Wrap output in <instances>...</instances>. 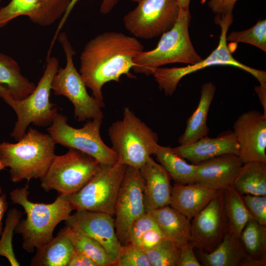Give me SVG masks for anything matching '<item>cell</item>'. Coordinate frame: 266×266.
I'll list each match as a JSON object with an SVG mask.
<instances>
[{
	"instance_id": "d4e9b609",
	"label": "cell",
	"mask_w": 266,
	"mask_h": 266,
	"mask_svg": "<svg viewBox=\"0 0 266 266\" xmlns=\"http://www.w3.org/2000/svg\"><path fill=\"white\" fill-rule=\"evenodd\" d=\"M246 255L239 237L228 232L212 251H198L200 262L204 266H239Z\"/></svg>"
},
{
	"instance_id": "d6986e66",
	"label": "cell",
	"mask_w": 266,
	"mask_h": 266,
	"mask_svg": "<svg viewBox=\"0 0 266 266\" xmlns=\"http://www.w3.org/2000/svg\"><path fill=\"white\" fill-rule=\"evenodd\" d=\"M177 155L197 165L206 160L226 154L238 155L239 146L233 131L228 130L216 137H203L191 144L172 148Z\"/></svg>"
},
{
	"instance_id": "9c48e42d",
	"label": "cell",
	"mask_w": 266,
	"mask_h": 266,
	"mask_svg": "<svg viewBox=\"0 0 266 266\" xmlns=\"http://www.w3.org/2000/svg\"><path fill=\"white\" fill-rule=\"evenodd\" d=\"M67 118L57 113L47 131L54 143L80 151L92 157L101 165L117 163L115 152L107 146L100 135L102 119L87 121L83 127L75 128L67 123Z\"/></svg>"
},
{
	"instance_id": "4dcf8cb0",
	"label": "cell",
	"mask_w": 266,
	"mask_h": 266,
	"mask_svg": "<svg viewBox=\"0 0 266 266\" xmlns=\"http://www.w3.org/2000/svg\"><path fill=\"white\" fill-rule=\"evenodd\" d=\"M62 230L70 239L75 250L92 259L98 266H114L105 250L94 238L71 226L66 225Z\"/></svg>"
},
{
	"instance_id": "8fae6325",
	"label": "cell",
	"mask_w": 266,
	"mask_h": 266,
	"mask_svg": "<svg viewBox=\"0 0 266 266\" xmlns=\"http://www.w3.org/2000/svg\"><path fill=\"white\" fill-rule=\"evenodd\" d=\"M101 164L95 159L78 150L69 148L65 154L56 155L45 174L41 187L46 192L71 195L79 191L94 175Z\"/></svg>"
},
{
	"instance_id": "e0dca14e",
	"label": "cell",
	"mask_w": 266,
	"mask_h": 266,
	"mask_svg": "<svg viewBox=\"0 0 266 266\" xmlns=\"http://www.w3.org/2000/svg\"><path fill=\"white\" fill-rule=\"evenodd\" d=\"M66 225L76 228L98 241L114 262L122 245L116 234L114 216L87 210H76L66 221Z\"/></svg>"
},
{
	"instance_id": "ffe728a7",
	"label": "cell",
	"mask_w": 266,
	"mask_h": 266,
	"mask_svg": "<svg viewBox=\"0 0 266 266\" xmlns=\"http://www.w3.org/2000/svg\"><path fill=\"white\" fill-rule=\"evenodd\" d=\"M144 180L146 213L169 204L172 186L170 176L159 163L149 157L139 169Z\"/></svg>"
},
{
	"instance_id": "277c9868",
	"label": "cell",
	"mask_w": 266,
	"mask_h": 266,
	"mask_svg": "<svg viewBox=\"0 0 266 266\" xmlns=\"http://www.w3.org/2000/svg\"><path fill=\"white\" fill-rule=\"evenodd\" d=\"M191 18L189 10L180 9L175 24L161 35L156 47L150 51H142L134 58L133 71L149 75L163 65L171 63L192 65L202 60L190 37Z\"/></svg>"
},
{
	"instance_id": "5bb4252c",
	"label": "cell",
	"mask_w": 266,
	"mask_h": 266,
	"mask_svg": "<svg viewBox=\"0 0 266 266\" xmlns=\"http://www.w3.org/2000/svg\"><path fill=\"white\" fill-rule=\"evenodd\" d=\"M191 220L190 243L199 250L212 251L228 232L223 189L218 190L211 201Z\"/></svg>"
},
{
	"instance_id": "ab89813d",
	"label": "cell",
	"mask_w": 266,
	"mask_h": 266,
	"mask_svg": "<svg viewBox=\"0 0 266 266\" xmlns=\"http://www.w3.org/2000/svg\"><path fill=\"white\" fill-rule=\"evenodd\" d=\"M67 266H98L92 259L75 250Z\"/></svg>"
},
{
	"instance_id": "74e56055",
	"label": "cell",
	"mask_w": 266,
	"mask_h": 266,
	"mask_svg": "<svg viewBox=\"0 0 266 266\" xmlns=\"http://www.w3.org/2000/svg\"><path fill=\"white\" fill-rule=\"evenodd\" d=\"M194 246L188 243L180 247V257L179 266H201V264L196 257Z\"/></svg>"
},
{
	"instance_id": "3957f363",
	"label": "cell",
	"mask_w": 266,
	"mask_h": 266,
	"mask_svg": "<svg viewBox=\"0 0 266 266\" xmlns=\"http://www.w3.org/2000/svg\"><path fill=\"white\" fill-rule=\"evenodd\" d=\"M55 145L48 133L30 128L16 143L0 144V163L4 168H10L13 182L40 179L56 156Z\"/></svg>"
},
{
	"instance_id": "e575fe53",
	"label": "cell",
	"mask_w": 266,
	"mask_h": 266,
	"mask_svg": "<svg viewBox=\"0 0 266 266\" xmlns=\"http://www.w3.org/2000/svg\"><path fill=\"white\" fill-rule=\"evenodd\" d=\"M227 40L232 42H243L254 45L266 51V20H259L251 28L239 32H232Z\"/></svg>"
},
{
	"instance_id": "52a82bcc",
	"label": "cell",
	"mask_w": 266,
	"mask_h": 266,
	"mask_svg": "<svg viewBox=\"0 0 266 266\" xmlns=\"http://www.w3.org/2000/svg\"><path fill=\"white\" fill-rule=\"evenodd\" d=\"M215 22L221 28V34L217 47L205 59L194 64L182 67H159L152 75L161 90L166 96H171L175 91L180 80L185 76L212 66H231L241 69L255 77L260 85H266V72L238 62L233 56L227 44V35L233 22V14L216 15Z\"/></svg>"
},
{
	"instance_id": "b9f144b4",
	"label": "cell",
	"mask_w": 266,
	"mask_h": 266,
	"mask_svg": "<svg viewBox=\"0 0 266 266\" xmlns=\"http://www.w3.org/2000/svg\"><path fill=\"white\" fill-rule=\"evenodd\" d=\"M79 0H71L70 3L67 9L66 10V13L64 14V15L62 17L58 25V26L56 31L55 35L53 36V40H52V42H51L53 44L55 43V42L56 41V39H57L58 36L60 33L61 30L62 29V27L64 25L71 10H72L75 5L78 2Z\"/></svg>"
},
{
	"instance_id": "8d00e7d4",
	"label": "cell",
	"mask_w": 266,
	"mask_h": 266,
	"mask_svg": "<svg viewBox=\"0 0 266 266\" xmlns=\"http://www.w3.org/2000/svg\"><path fill=\"white\" fill-rule=\"evenodd\" d=\"M244 204L252 218L261 225L266 226V196L243 195Z\"/></svg>"
},
{
	"instance_id": "c3c4849f",
	"label": "cell",
	"mask_w": 266,
	"mask_h": 266,
	"mask_svg": "<svg viewBox=\"0 0 266 266\" xmlns=\"http://www.w3.org/2000/svg\"><path fill=\"white\" fill-rule=\"evenodd\" d=\"M131 1H134V2H139L140 0H130Z\"/></svg>"
},
{
	"instance_id": "44dd1931",
	"label": "cell",
	"mask_w": 266,
	"mask_h": 266,
	"mask_svg": "<svg viewBox=\"0 0 266 266\" xmlns=\"http://www.w3.org/2000/svg\"><path fill=\"white\" fill-rule=\"evenodd\" d=\"M217 191L200 182L175 183L169 205L191 220L211 201Z\"/></svg>"
},
{
	"instance_id": "4316f807",
	"label": "cell",
	"mask_w": 266,
	"mask_h": 266,
	"mask_svg": "<svg viewBox=\"0 0 266 266\" xmlns=\"http://www.w3.org/2000/svg\"><path fill=\"white\" fill-rule=\"evenodd\" d=\"M232 185L242 195L266 196V163H244Z\"/></svg>"
},
{
	"instance_id": "f546056e",
	"label": "cell",
	"mask_w": 266,
	"mask_h": 266,
	"mask_svg": "<svg viewBox=\"0 0 266 266\" xmlns=\"http://www.w3.org/2000/svg\"><path fill=\"white\" fill-rule=\"evenodd\" d=\"M164 236L150 213H145L132 224L128 243L138 246L145 251L157 245Z\"/></svg>"
},
{
	"instance_id": "4fadbf2b",
	"label": "cell",
	"mask_w": 266,
	"mask_h": 266,
	"mask_svg": "<svg viewBox=\"0 0 266 266\" xmlns=\"http://www.w3.org/2000/svg\"><path fill=\"white\" fill-rule=\"evenodd\" d=\"M144 183L140 170L127 166L116 200L114 217L115 230L122 245L128 243L133 223L146 213Z\"/></svg>"
},
{
	"instance_id": "681fc988",
	"label": "cell",
	"mask_w": 266,
	"mask_h": 266,
	"mask_svg": "<svg viewBox=\"0 0 266 266\" xmlns=\"http://www.w3.org/2000/svg\"><path fill=\"white\" fill-rule=\"evenodd\" d=\"M1 0H0V2Z\"/></svg>"
},
{
	"instance_id": "5b68a950",
	"label": "cell",
	"mask_w": 266,
	"mask_h": 266,
	"mask_svg": "<svg viewBox=\"0 0 266 266\" xmlns=\"http://www.w3.org/2000/svg\"><path fill=\"white\" fill-rule=\"evenodd\" d=\"M112 149L117 163L139 169L158 145V136L129 108L126 107L122 120L113 122L108 129Z\"/></svg>"
},
{
	"instance_id": "30bf717a",
	"label": "cell",
	"mask_w": 266,
	"mask_h": 266,
	"mask_svg": "<svg viewBox=\"0 0 266 266\" xmlns=\"http://www.w3.org/2000/svg\"><path fill=\"white\" fill-rule=\"evenodd\" d=\"M127 166L101 165L79 191L68 195L73 210L100 212L114 216L115 206Z\"/></svg>"
},
{
	"instance_id": "7a4b0ae2",
	"label": "cell",
	"mask_w": 266,
	"mask_h": 266,
	"mask_svg": "<svg viewBox=\"0 0 266 266\" xmlns=\"http://www.w3.org/2000/svg\"><path fill=\"white\" fill-rule=\"evenodd\" d=\"M28 183L24 187L17 188L10 193L14 204L21 206L26 215L20 220L15 232L22 236V248L28 253H33L40 246L49 242L54 236L56 226L66 221L73 208L68 195L60 194L50 203L34 202L29 200Z\"/></svg>"
},
{
	"instance_id": "603a6c76",
	"label": "cell",
	"mask_w": 266,
	"mask_h": 266,
	"mask_svg": "<svg viewBox=\"0 0 266 266\" xmlns=\"http://www.w3.org/2000/svg\"><path fill=\"white\" fill-rule=\"evenodd\" d=\"M150 214L165 238L180 247L190 242L191 220L184 215L169 205L156 209Z\"/></svg>"
},
{
	"instance_id": "f35d334b",
	"label": "cell",
	"mask_w": 266,
	"mask_h": 266,
	"mask_svg": "<svg viewBox=\"0 0 266 266\" xmlns=\"http://www.w3.org/2000/svg\"><path fill=\"white\" fill-rule=\"evenodd\" d=\"M237 0H210L208 5L217 15L233 14L234 4Z\"/></svg>"
},
{
	"instance_id": "ac0fdd59",
	"label": "cell",
	"mask_w": 266,
	"mask_h": 266,
	"mask_svg": "<svg viewBox=\"0 0 266 266\" xmlns=\"http://www.w3.org/2000/svg\"><path fill=\"white\" fill-rule=\"evenodd\" d=\"M243 163L237 155L226 154L202 161L197 165L195 182L216 190L233 185Z\"/></svg>"
},
{
	"instance_id": "836d02e7",
	"label": "cell",
	"mask_w": 266,
	"mask_h": 266,
	"mask_svg": "<svg viewBox=\"0 0 266 266\" xmlns=\"http://www.w3.org/2000/svg\"><path fill=\"white\" fill-rule=\"evenodd\" d=\"M145 252L151 266H179L180 247L168 239Z\"/></svg>"
},
{
	"instance_id": "ee69618b",
	"label": "cell",
	"mask_w": 266,
	"mask_h": 266,
	"mask_svg": "<svg viewBox=\"0 0 266 266\" xmlns=\"http://www.w3.org/2000/svg\"><path fill=\"white\" fill-rule=\"evenodd\" d=\"M266 259L256 260L246 255L239 266H266Z\"/></svg>"
},
{
	"instance_id": "7c38bea8",
	"label": "cell",
	"mask_w": 266,
	"mask_h": 266,
	"mask_svg": "<svg viewBox=\"0 0 266 266\" xmlns=\"http://www.w3.org/2000/svg\"><path fill=\"white\" fill-rule=\"evenodd\" d=\"M123 18L134 37L151 39L161 36L175 24L180 8L177 0H140Z\"/></svg>"
},
{
	"instance_id": "484cf974",
	"label": "cell",
	"mask_w": 266,
	"mask_h": 266,
	"mask_svg": "<svg viewBox=\"0 0 266 266\" xmlns=\"http://www.w3.org/2000/svg\"><path fill=\"white\" fill-rule=\"evenodd\" d=\"M0 84L6 87L15 100L30 95L36 85L21 72L18 63L11 57L0 52Z\"/></svg>"
},
{
	"instance_id": "7402d4cb",
	"label": "cell",
	"mask_w": 266,
	"mask_h": 266,
	"mask_svg": "<svg viewBox=\"0 0 266 266\" xmlns=\"http://www.w3.org/2000/svg\"><path fill=\"white\" fill-rule=\"evenodd\" d=\"M215 91L216 86L212 82H208L202 85L198 105L188 119L185 131L178 139L180 145L191 144L207 136L209 129L207 119Z\"/></svg>"
},
{
	"instance_id": "2e32d148",
	"label": "cell",
	"mask_w": 266,
	"mask_h": 266,
	"mask_svg": "<svg viewBox=\"0 0 266 266\" xmlns=\"http://www.w3.org/2000/svg\"><path fill=\"white\" fill-rule=\"evenodd\" d=\"M71 0H11L0 8V29L20 16L33 23L49 26L62 18Z\"/></svg>"
},
{
	"instance_id": "f6af8a7d",
	"label": "cell",
	"mask_w": 266,
	"mask_h": 266,
	"mask_svg": "<svg viewBox=\"0 0 266 266\" xmlns=\"http://www.w3.org/2000/svg\"><path fill=\"white\" fill-rule=\"evenodd\" d=\"M119 0H102L100 6V12L102 14H107L118 2Z\"/></svg>"
},
{
	"instance_id": "bcb514c9",
	"label": "cell",
	"mask_w": 266,
	"mask_h": 266,
	"mask_svg": "<svg viewBox=\"0 0 266 266\" xmlns=\"http://www.w3.org/2000/svg\"><path fill=\"white\" fill-rule=\"evenodd\" d=\"M191 0H177L180 9L189 10V5Z\"/></svg>"
},
{
	"instance_id": "83f0119b",
	"label": "cell",
	"mask_w": 266,
	"mask_h": 266,
	"mask_svg": "<svg viewBox=\"0 0 266 266\" xmlns=\"http://www.w3.org/2000/svg\"><path fill=\"white\" fill-rule=\"evenodd\" d=\"M154 155L175 183L187 184L195 182L197 165L188 163L172 148L158 144Z\"/></svg>"
},
{
	"instance_id": "f1b7e54d",
	"label": "cell",
	"mask_w": 266,
	"mask_h": 266,
	"mask_svg": "<svg viewBox=\"0 0 266 266\" xmlns=\"http://www.w3.org/2000/svg\"><path fill=\"white\" fill-rule=\"evenodd\" d=\"M223 190L228 233L239 237L242 230L252 217L244 204L242 195L233 185L224 188Z\"/></svg>"
},
{
	"instance_id": "7dc6e473",
	"label": "cell",
	"mask_w": 266,
	"mask_h": 266,
	"mask_svg": "<svg viewBox=\"0 0 266 266\" xmlns=\"http://www.w3.org/2000/svg\"><path fill=\"white\" fill-rule=\"evenodd\" d=\"M8 95L11 96L10 91L5 86L0 84V97L2 99Z\"/></svg>"
},
{
	"instance_id": "8992f818",
	"label": "cell",
	"mask_w": 266,
	"mask_h": 266,
	"mask_svg": "<svg viewBox=\"0 0 266 266\" xmlns=\"http://www.w3.org/2000/svg\"><path fill=\"white\" fill-rule=\"evenodd\" d=\"M59 69V61L54 57L46 59L43 74L33 91L27 97L15 100L10 95L2 98L15 111L17 120L11 137L19 140L26 133L30 124L38 127L49 126L52 122L58 109L50 101L51 83Z\"/></svg>"
},
{
	"instance_id": "d590c367",
	"label": "cell",
	"mask_w": 266,
	"mask_h": 266,
	"mask_svg": "<svg viewBox=\"0 0 266 266\" xmlns=\"http://www.w3.org/2000/svg\"><path fill=\"white\" fill-rule=\"evenodd\" d=\"M114 266H151L145 251L129 243L122 245Z\"/></svg>"
},
{
	"instance_id": "1f68e13d",
	"label": "cell",
	"mask_w": 266,
	"mask_h": 266,
	"mask_svg": "<svg viewBox=\"0 0 266 266\" xmlns=\"http://www.w3.org/2000/svg\"><path fill=\"white\" fill-rule=\"evenodd\" d=\"M239 238L246 255L256 260L266 259V226L252 218L242 230Z\"/></svg>"
},
{
	"instance_id": "d6a6232c",
	"label": "cell",
	"mask_w": 266,
	"mask_h": 266,
	"mask_svg": "<svg viewBox=\"0 0 266 266\" xmlns=\"http://www.w3.org/2000/svg\"><path fill=\"white\" fill-rule=\"evenodd\" d=\"M23 214L16 208L10 209L7 214L4 227L0 234V256L5 257L11 266H20L13 250L12 238L15 228Z\"/></svg>"
},
{
	"instance_id": "ba28073f",
	"label": "cell",
	"mask_w": 266,
	"mask_h": 266,
	"mask_svg": "<svg viewBox=\"0 0 266 266\" xmlns=\"http://www.w3.org/2000/svg\"><path fill=\"white\" fill-rule=\"evenodd\" d=\"M57 38L66 57V65L60 68L54 75L51 83V90L57 96H64L72 103L74 117L78 122L94 119H102L103 101L90 96L79 72L75 67L73 57L75 51L73 49L66 33L62 32Z\"/></svg>"
},
{
	"instance_id": "6da1fadb",
	"label": "cell",
	"mask_w": 266,
	"mask_h": 266,
	"mask_svg": "<svg viewBox=\"0 0 266 266\" xmlns=\"http://www.w3.org/2000/svg\"><path fill=\"white\" fill-rule=\"evenodd\" d=\"M142 51L137 38L120 32H105L89 41L80 55L79 73L93 96L103 101L105 83L119 82L123 75L133 77L130 72L133 59Z\"/></svg>"
},
{
	"instance_id": "cb8c5ba5",
	"label": "cell",
	"mask_w": 266,
	"mask_h": 266,
	"mask_svg": "<svg viewBox=\"0 0 266 266\" xmlns=\"http://www.w3.org/2000/svg\"><path fill=\"white\" fill-rule=\"evenodd\" d=\"M35 250L30 263L32 266H67L75 249L70 239L61 229L55 237Z\"/></svg>"
},
{
	"instance_id": "60d3db41",
	"label": "cell",
	"mask_w": 266,
	"mask_h": 266,
	"mask_svg": "<svg viewBox=\"0 0 266 266\" xmlns=\"http://www.w3.org/2000/svg\"><path fill=\"white\" fill-rule=\"evenodd\" d=\"M4 169L0 163V171ZM8 208V202L6 199V196L2 192V189L0 187V235L3 230L2 219L5 212Z\"/></svg>"
},
{
	"instance_id": "7bdbcfd3",
	"label": "cell",
	"mask_w": 266,
	"mask_h": 266,
	"mask_svg": "<svg viewBox=\"0 0 266 266\" xmlns=\"http://www.w3.org/2000/svg\"><path fill=\"white\" fill-rule=\"evenodd\" d=\"M255 91L258 95L260 102L264 109L263 114L266 116V85H260L255 87Z\"/></svg>"
},
{
	"instance_id": "9a60e30c",
	"label": "cell",
	"mask_w": 266,
	"mask_h": 266,
	"mask_svg": "<svg viewBox=\"0 0 266 266\" xmlns=\"http://www.w3.org/2000/svg\"><path fill=\"white\" fill-rule=\"evenodd\" d=\"M233 128L242 163H266V116L256 110L245 112L237 118Z\"/></svg>"
}]
</instances>
